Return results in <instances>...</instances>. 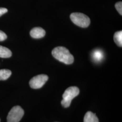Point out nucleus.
<instances>
[{
    "label": "nucleus",
    "instance_id": "nucleus-1",
    "mask_svg": "<svg viewBox=\"0 0 122 122\" xmlns=\"http://www.w3.org/2000/svg\"><path fill=\"white\" fill-rule=\"evenodd\" d=\"M52 53L54 58L66 64H71L74 61V58L73 55L65 47H56L53 49Z\"/></svg>",
    "mask_w": 122,
    "mask_h": 122
},
{
    "label": "nucleus",
    "instance_id": "nucleus-2",
    "mask_svg": "<svg viewBox=\"0 0 122 122\" xmlns=\"http://www.w3.org/2000/svg\"><path fill=\"white\" fill-rule=\"evenodd\" d=\"M79 93V89L76 86H71L66 89L62 95V100L61 101L62 106L64 108L69 107L72 100L78 95Z\"/></svg>",
    "mask_w": 122,
    "mask_h": 122
},
{
    "label": "nucleus",
    "instance_id": "nucleus-3",
    "mask_svg": "<svg viewBox=\"0 0 122 122\" xmlns=\"http://www.w3.org/2000/svg\"><path fill=\"white\" fill-rule=\"evenodd\" d=\"M70 18L76 25L82 28H86L91 23L90 19L83 13H72L70 15Z\"/></svg>",
    "mask_w": 122,
    "mask_h": 122
},
{
    "label": "nucleus",
    "instance_id": "nucleus-4",
    "mask_svg": "<svg viewBox=\"0 0 122 122\" xmlns=\"http://www.w3.org/2000/svg\"><path fill=\"white\" fill-rule=\"evenodd\" d=\"M24 114V111L20 106L13 107L7 117V122H19Z\"/></svg>",
    "mask_w": 122,
    "mask_h": 122
},
{
    "label": "nucleus",
    "instance_id": "nucleus-5",
    "mask_svg": "<svg viewBox=\"0 0 122 122\" xmlns=\"http://www.w3.org/2000/svg\"><path fill=\"white\" fill-rule=\"evenodd\" d=\"M48 76L46 75H39L31 79L30 81V86L34 89H39L42 87L48 80Z\"/></svg>",
    "mask_w": 122,
    "mask_h": 122
},
{
    "label": "nucleus",
    "instance_id": "nucleus-6",
    "mask_svg": "<svg viewBox=\"0 0 122 122\" xmlns=\"http://www.w3.org/2000/svg\"><path fill=\"white\" fill-rule=\"evenodd\" d=\"M46 32L41 27H35L33 28L30 32V36L34 39H40L45 35Z\"/></svg>",
    "mask_w": 122,
    "mask_h": 122
},
{
    "label": "nucleus",
    "instance_id": "nucleus-7",
    "mask_svg": "<svg viewBox=\"0 0 122 122\" xmlns=\"http://www.w3.org/2000/svg\"><path fill=\"white\" fill-rule=\"evenodd\" d=\"M104 57V52L100 49H96L92 53V57L93 60L96 62L101 61L103 59Z\"/></svg>",
    "mask_w": 122,
    "mask_h": 122
},
{
    "label": "nucleus",
    "instance_id": "nucleus-8",
    "mask_svg": "<svg viewBox=\"0 0 122 122\" xmlns=\"http://www.w3.org/2000/svg\"><path fill=\"white\" fill-rule=\"evenodd\" d=\"M84 122H99V119L96 113L88 111L84 116Z\"/></svg>",
    "mask_w": 122,
    "mask_h": 122
},
{
    "label": "nucleus",
    "instance_id": "nucleus-9",
    "mask_svg": "<svg viewBox=\"0 0 122 122\" xmlns=\"http://www.w3.org/2000/svg\"><path fill=\"white\" fill-rule=\"evenodd\" d=\"M11 55L12 52L9 49L0 45V57L8 58Z\"/></svg>",
    "mask_w": 122,
    "mask_h": 122
},
{
    "label": "nucleus",
    "instance_id": "nucleus-10",
    "mask_svg": "<svg viewBox=\"0 0 122 122\" xmlns=\"http://www.w3.org/2000/svg\"><path fill=\"white\" fill-rule=\"evenodd\" d=\"M114 41L118 46L122 47V31H119L116 32L113 37Z\"/></svg>",
    "mask_w": 122,
    "mask_h": 122
},
{
    "label": "nucleus",
    "instance_id": "nucleus-11",
    "mask_svg": "<svg viewBox=\"0 0 122 122\" xmlns=\"http://www.w3.org/2000/svg\"><path fill=\"white\" fill-rule=\"evenodd\" d=\"M11 75V71L7 69L0 70V81L6 80L9 78Z\"/></svg>",
    "mask_w": 122,
    "mask_h": 122
},
{
    "label": "nucleus",
    "instance_id": "nucleus-12",
    "mask_svg": "<svg viewBox=\"0 0 122 122\" xmlns=\"http://www.w3.org/2000/svg\"><path fill=\"white\" fill-rule=\"evenodd\" d=\"M115 8L119 13L120 15H122V1H119L116 3L115 5Z\"/></svg>",
    "mask_w": 122,
    "mask_h": 122
},
{
    "label": "nucleus",
    "instance_id": "nucleus-13",
    "mask_svg": "<svg viewBox=\"0 0 122 122\" xmlns=\"http://www.w3.org/2000/svg\"><path fill=\"white\" fill-rule=\"evenodd\" d=\"M7 35L4 32L0 30V42L3 41L6 39Z\"/></svg>",
    "mask_w": 122,
    "mask_h": 122
},
{
    "label": "nucleus",
    "instance_id": "nucleus-14",
    "mask_svg": "<svg viewBox=\"0 0 122 122\" xmlns=\"http://www.w3.org/2000/svg\"><path fill=\"white\" fill-rule=\"evenodd\" d=\"M8 11V10L5 8L3 7H0V16H1L2 15L6 13Z\"/></svg>",
    "mask_w": 122,
    "mask_h": 122
}]
</instances>
